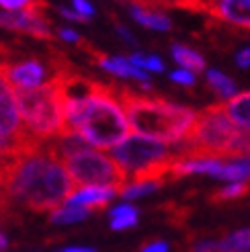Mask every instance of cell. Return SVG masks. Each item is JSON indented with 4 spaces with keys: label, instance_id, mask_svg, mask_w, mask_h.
<instances>
[{
    "label": "cell",
    "instance_id": "1",
    "mask_svg": "<svg viewBox=\"0 0 250 252\" xmlns=\"http://www.w3.org/2000/svg\"><path fill=\"white\" fill-rule=\"evenodd\" d=\"M76 195V183L64 162L47 152L45 144L0 164V216H15L17 207L54 213Z\"/></svg>",
    "mask_w": 250,
    "mask_h": 252
},
{
    "label": "cell",
    "instance_id": "2",
    "mask_svg": "<svg viewBox=\"0 0 250 252\" xmlns=\"http://www.w3.org/2000/svg\"><path fill=\"white\" fill-rule=\"evenodd\" d=\"M66 131H78L96 148H115L129 137V121L123 115L115 84H103L93 96L64 103Z\"/></svg>",
    "mask_w": 250,
    "mask_h": 252
},
{
    "label": "cell",
    "instance_id": "3",
    "mask_svg": "<svg viewBox=\"0 0 250 252\" xmlns=\"http://www.w3.org/2000/svg\"><path fill=\"white\" fill-rule=\"evenodd\" d=\"M117 96L131 127L140 135L162 144H181L197 121V113L193 109L168 103L164 98L137 94L123 86H117Z\"/></svg>",
    "mask_w": 250,
    "mask_h": 252
},
{
    "label": "cell",
    "instance_id": "4",
    "mask_svg": "<svg viewBox=\"0 0 250 252\" xmlns=\"http://www.w3.org/2000/svg\"><path fill=\"white\" fill-rule=\"evenodd\" d=\"M242 127L223 111V105H211L197 113L191 133L174 148L181 160H234V148Z\"/></svg>",
    "mask_w": 250,
    "mask_h": 252
},
{
    "label": "cell",
    "instance_id": "5",
    "mask_svg": "<svg viewBox=\"0 0 250 252\" xmlns=\"http://www.w3.org/2000/svg\"><path fill=\"white\" fill-rule=\"evenodd\" d=\"M17 105L27 129L35 140L49 142L66 131L64 107L56 78L33 91H17Z\"/></svg>",
    "mask_w": 250,
    "mask_h": 252
},
{
    "label": "cell",
    "instance_id": "6",
    "mask_svg": "<svg viewBox=\"0 0 250 252\" xmlns=\"http://www.w3.org/2000/svg\"><path fill=\"white\" fill-rule=\"evenodd\" d=\"M66 168L76 185L84 187H111L117 189L119 195L127 187V172L121 168L115 158H109L101 152H82L66 162Z\"/></svg>",
    "mask_w": 250,
    "mask_h": 252
},
{
    "label": "cell",
    "instance_id": "7",
    "mask_svg": "<svg viewBox=\"0 0 250 252\" xmlns=\"http://www.w3.org/2000/svg\"><path fill=\"white\" fill-rule=\"evenodd\" d=\"M113 158L119 162L125 172L137 176L172 160L174 150H168L162 142L152 140V137L129 135L113 148Z\"/></svg>",
    "mask_w": 250,
    "mask_h": 252
},
{
    "label": "cell",
    "instance_id": "8",
    "mask_svg": "<svg viewBox=\"0 0 250 252\" xmlns=\"http://www.w3.org/2000/svg\"><path fill=\"white\" fill-rule=\"evenodd\" d=\"M0 72H2V76L15 91H33V88H39L47 74L45 66L35 58L17 60V62L4 60V62H0Z\"/></svg>",
    "mask_w": 250,
    "mask_h": 252
},
{
    "label": "cell",
    "instance_id": "9",
    "mask_svg": "<svg viewBox=\"0 0 250 252\" xmlns=\"http://www.w3.org/2000/svg\"><path fill=\"white\" fill-rule=\"evenodd\" d=\"M0 133L8 137H17V140L33 137L25 129V123H23L21 111L17 105V96L12 94L2 72H0Z\"/></svg>",
    "mask_w": 250,
    "mask_h": 252
},
{
    "label": "cell",
    "instance_id": "10",
    "mask_svg": "<svg viewBox=\"0 0 250 252\" xmlns=\"http://www.w3.org/2000/svg\"><path fill=\"white\" fill-rule=\"evenodd\" d=\"M203 15L250 31V0H205Z\"/></svg>",
    "mask_w": 250,
    "mask_h": 252
},
{
    "label": "cell",
    "instance_id": "11",
    "mask_svg": "<svg viewBox=\"0 0 250 252\" xmlns=\"http://www.w3.org/2000/svg\"><path fill=\"white\" fill-rule=\"evenodd\" d=\"M115 195H119V191L111 187H84L82 191H78L68 201V205L86 207L89 211H101L109 205V201Z\"/></svg>",
    "mask_w": 250,
    "mask_h": 252
},
{
    "label": "cell",
    "instance_id": "12",
    "mask_svg": "<svg viewBox=\"0 0 250 252\" xmlns=\"http://www.w3.org/2000/svg\"><path fill=\"white\" fill-rule=\"evenodd\" d=\"M129 12H131V17H133L137 23L144 25V27L156 29V31H168V29L172 27L170 19H168L162 10H158V8L146 6V4H140V2H133L131 8H129Z\"/></svg>",
    "mask_w": 250,
    "mask_h": 252
},
{
    "label": "cell",
    "instance_id": "13",
    "mask_svg": "<svg viewBox=\"0 0 250 252\" xmlns=\"http://www.w3.org/2000/svg\"><path fill=\"white\" fill-rule=\"evenodd\" d=\"M221 105H223V111L228 113V117L238 125V127L250 129V91L238 93Z\"/></svg>",
    "mask_w": 250,
    "mask_h": 252
},
{
    "label": "cell",
    "instance_id": "14",
    "mask_svg": "<svg viewBox=\"0 0 250 252\" xmlns=\"http://www.w3.org/2000/svg\"><path fill=\"white\" fill-rule=\"evenodd\" d=\"M172 58L179 62L183 66V70H189V72H203L205 70V60L201 58V54H197L195 49L187 47V45H181V43H174L172 45Z\"/></svg>",
    "mask_w": 250,
    "mask_h": 252
},
{
    "label": "cell",
    "instance_id": "15",
    "mask_svg": "<svg viewBox=\"0 0 250 252\" xmlns=\"http://www.w3.org/2000/svg\"><path fill=\"white\" fill-rule=\"evenodd\" d=\"M250 197V183H232L223 189H218L209 195L211 203H228V201H238V199H246Z\"/></svg>",
    "mask_w": 250,
    "mask_h": 252
},
{
    "label": "cell",
    "instance_id": "16",
    "mask_svg": "<svg viewBox=\"0 0 250 252\" xmlns=\"http://www.w3.org/2000/svg\"><path fill=\"white\" fill-rule=\"evenodd\" d=\"M207 84H209L211 91L223 100L236 96V82L230 76H226V74L218 72V70H209L207 72Z\"/></svg>",
    "mask_w": 250,
    "mask_h": 252
},
{
    "label": "cell",
    "instance_id": "17",
    "mask_svg": "<svg viewBox=\"0 0 250 252\" xmlns=\"http://www.w3.org/2000/svg\"><path fill=\"white\" fill-rule=\"evenodd\" d=\"M223 252H250V228L238 230L221 240Z\"/></svg>",
    "mask_w": 250,
    "mask_h": 252
},
{
    "label": "cell",
    "instance_id": "18",
    "mask_svg": "<svg viewBox=\"0 0 250 252\" xmlns=\"http://www.w3.org/2000/svg\"><path fill=\"white\" fill-rule=\"evenodd\" d=\"M89 209L86 207H78V205H66V207H62L58 211H54L52 216V221L54 223H74V221H82L89 218Z\"/></svg>",
    "mask_w": 250,
    "mask_h": 252
},
{
    "label": "cell",
    "instance_id": "19",
    "mask_svg": "<svg viewBox=\"0 0 250 252\" xmlns=\"http://www.w3.org/2000/svg\"><path fill=\"white\" fill-rule=\"evenodd\" d=\"M160 187L162 185H158V183H131V185H127L121 191V197L135 199V197H142V195L152 193V191H156V189H160Z\"/></svg>",
    "mask_w": 250,
    "mask_h": 252
},
{
    "label": "cell",
    "instance_id": "20",
    "mask_svg": "<svg viewBox=\"0 0 250 252\" xmlns=\"http://www.w3.org/2000/svg\"><path fill=\"white\" fill-rule=\"evenodd\" d=\"M191 252H223L221 240H201L191 246Z\"/></svg>",
    "mask_w": 250,
    "mask_h": 252
},
{
    "label": "cell",
    "instance_id": "21",
    "mask_svg": "<svg viewBox=\"0 0 250 252\" xmlns=\"http://www.w3.org/2000/svg\"><path fill=\"white\" fill-rule=\"evenodd\" d=\"M170 80L177 82V84H183V86H193L195 84V76H193V72H189V70H177V72H172L170 74Z\"/></svg>",
    "mask_w": 250,
    "mask_h": 252
},
{
    "label": "cell",
    "instance_id": "22",
    "mask_svg": "<svg viewBox=\"0 0 250 252\" xmlns=\"http://www.w3.org/2000/svg\"><path fill=\"white\" fill-rule=\"evenodd\" d=\"M137 223V216H127V218H115L111 221V228L113 230H127V228H133Z\"/></svg>",
    "mask_w": 250,
    "mask_h": 252
},
{
    "label": "cell",
    "instance_id": "23",
    "mask_svg": "<svg viewBox=\"0 0 250 252\" xmlns=\"http://www.w3.org/2000/svg\"><path fill=\"white\" fill-rule=\"evenodd\" d=\"M127 216H137V209L133 205H119L111 211V218H127Z\"/></svg>",
    "mask_w": 250,
    "mask_h": 252
},
{
    "label": "cell",
    "instance_id": "24",
    "mask_svg": "<svg viewBox=\"0 0 250 252\" xmlns=\"http://www.w3.org/2000/svg\"><path fill=\"white\" fill-rule=\"evenodd\" d=\"M74 8H76V12H80V15L89 17V19L94 15V8L91 6L89 0H74Z\"/></svg>",
    "mask_w": 250,
    "mask_h": 252
},
{
    "label": "cell",
    "instance_id": "25",
    "mask_svg": "<svg viewBox=\"0 0 250 252\" xmlns=\"http://www.w3.org/2000/svg\"><path fill=\"white\" fill-rule=\"evenodd\" d=\"M60 15L64 17V19H68V21H76V23H89L91 19L89 17H84V15H80V12H74V10H68V8H60Z\"/></svg>",
    "mask_w": 250,
    "mask_h": 252
},
{
    "label": "cell",
    "instance_id": "26",
    "mask_svg": "<svg viewBox=\"0 0 250 252\" xmlns=\"http://www.w3.org/2000/svg\"><path fill=\"white\" fill-rule=\"evenodd\" d=\"M140 252H168V246H166V242L154 240V242H150V244H144Z\"/></svg>",
    "mask_w": 250,
    "mask_h": 252
},
{
    "label": "cell",
    "instance_id": "27",
    "mask_svg": "<svg viewBox=\"0 0 250 252\" xmlns=\"http://www.w3.org/2000/svg\"><path fill=\"white\" fill-rule=\"evenodd\" d=\"M31 2V0H0V6H4V8H8V10H17V8H25Z\"/></svg>",
    "mask_w": 250,
    "mask_h": 252
},
{
    "label": "cell",
    "instance_id": "28",
    "mask_svg": "<svg viewBox=\"0 0 250 252\" xmlns=\"http://www.w3.org/2000/svg\"><path fill=\"white\" fill-rule=\"evenodd\" d=\"M236 64H238V68H242V70L250 68V47L248 49H242V52L236 56Z\"/></svg>",
    "mask_w": 250,
    "mask_h": 252
},
{
    "label": "cell",
    "instance_id": "29",
    "mask_svg": "<svg viewBox=\"0 0 250 252\" xmlns=\"http://www.w3.org/2000/svg\"><path fill=\"white\" fill-rule=\"evenodd\" d=\"M146 70H152V72H162V70H164V64H162V60H160V58H156V56H148Z\"/></svg>",
    "mask_w": 250,
    "mask_h": 252
},
{
    "label": "cell",
    "instance_id": "30",
    "mask_svg": "<svg viewBox=\"0 0 250 252\" xmlns=\"http://www.w3.org/2000/svg\"><path fill=\"white\" fill-rule=\"evenodd\" d=\"M60 37H62V39H66V41H72V43H80V37L76 35V33H74L72 29H60Z\"/></svg>",
    "mask_w": 250,
    "mask_h": 252
},
{
    "label": "cell",
    "instance_id": "31",
    "mask_svg": "<svg viewBox=\"0 0 250 252\" xmlns=\"http://www.w3.org/2000/svg\"><path fill=\"white\" fill-rule=\"evenodd\" d=\"M117 31H119V35L123 37V39H125V41H129V43H133V37H131V33H129L127 29H123V27H121V25H117Z\"/></svg>",
    "mask_w": 250,
    "mask_h": 252
},
{
    "label": "cell",
    "instance_id": "32",
    "mask_svg": "<svg viewBox=\"0 0 250 252\" xmlns=\"http://www.w3.org/2000/svg\"><path fill=\"white\" fill-rule=\"evenodd\" d=\"M60 252H94V248H78V246H74V248H64Z\"/></svg>",
    "mask_w": 250,
    "mask_h": 252
},
{
    "label": "cell",
    "instance_id": "33",
    "mask_svg": "<svg viewBox=\"0 0 250 252\" xmlns=\"http://www.w3.org/2000/svg\"><path fill=\"white\" fill-rule=\"evenodd\" d=\"M6 246H8V242H6V238L0 234V252H4L6 250Z\"/></svg>",
    "mask_w": 250,
    "mask_h": 252
},
{
    "label": "cell",
    "instance_id": "34",
    "mask_svg": "<svg viewBox=\"0 0 250 252\" xmlns=\"http://www.w3.org/2000/svg\"><path fill=\"white\" fill-rule=\"evenodd\" d=\"M133 2H142V0H133ZM158 2H164L166 6H172V4H170V0H158Z\"/></svg>",
    "mask_w": 250,
    "mask_h": 252
}]
</instances>
